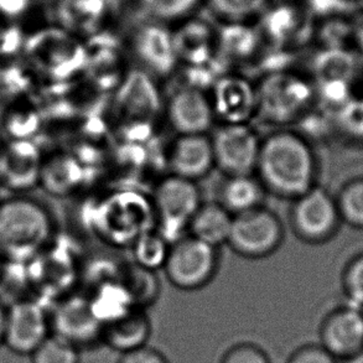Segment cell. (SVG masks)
Listing matches in <instances>:
<instances>
[{"instance_id": "obj_32", "label": "cell", "mask_w": 363, "mask_h": 363, "mask_svg": "<svg viewBox=\"0 0 363 363\" xmlns=\"http://www.w3.org/2000/svg\"><path fill=\"white\" fill-rule=\"evenodd\" d=\"M342 289L352 306L363 308V255L350 260L342 274Z\"/></svg>"}, {"instance_id": "obj_35", "label": "cell", "mask_w": 363, "mask_h": 363, "mask_svg": "<svg viewBox=\"0 0 363 363\" xmlns=\"http://www.w3.org/2000/svg\"><path fill=\"white\" fill-rule=\"evenodd\" d=\"M265 0H211L212 8L228 19L241 20L263 9Z\"/></svg>"}, {"instance_id": "obj_27", "label": "cell", "mask_w": 363, "mask_h": 363, "mask_svg": "<svg viewBox=\"0 0 363 363\" xmlns=\"http://www.w3.org/2000/svg\"><path fill=\"white\" fill-rule=\"evenodd\" d=\"M107 0H64L60 13L67 24L91 28L104 18Z\"/></svg>"}, {"instance_id": "obj_44", "label": "cell", "mask_w": 363, "mask_h": 363, "mask_svg": "<svg viewBox=\"0 0 363 363\" xmlns=\"http://www.w3.org/2000/svg\"><path fill=\"white\" fill-rule=\"evenodd\" d=\"M0 145H1V140H0Z\"/></svg>"}, {"instance_id": "obj_24", "label": "cell", "mask_w": 363, "mask_h": 363, "mask_svg": "<svg viewBox=\"0 0 363 363\" xmlns=\"http://www.w3.org/2000/svg\"><path fill=\"white\" fill-rule=\"evenodd\" d=\"M177 56L187 61H203L211 51V30L202 21H191L172 35Z\"/></svg>"}, {"instance_id": "obj_11", "label": "cell", "mask_w": 363, "mask_h": 363, "mask_svg": "<svg viewBox=\"0 0 363 363\" xmlns=\"http://www.w3.org/2000/svg\"><path fill=\"white\" fill-rule=\"evenodd\" d=\"M50 324L51 334L69 341L79 350L102 341L104 326L86 298L69 296L59 301L50 313Z\"/></svg>"}, {"instance_id": "obj_31", "label": "cell", "mask_w": 363, "mask_h": 363, "mask_svg": "<svg viewBox=\"0 0 363 363\" xmlns=\"http://www.w3.org/2000/svg\"><path fill=\"white\" fill-rule=\"evenodd\" d=\"M255 41H257V38H255L253 30L243 26V25H228L222 30V46L231 54H250L255 48Z\"/></svg>"}, {"instance_id": "obj_26", "label": "cell", "mask_w": 363, "mask_h": 363, "mask_svg": "<svg viewBox=\"0 0 363 363\" xmlns=\"http://www.w3.org/2000/svg\"><path fill=\"white\" fill-rule=\"evenodd\" d=\"M89 304L104 328L135 309L127 289L118 286L101 290L94 298L89 299Z\"/></svg>"}, {"instance_id": "obj_40", "label": "cell", "mask_w": 363, "mask_h": 363, "mask_svg": "<svg viewBox=\"0 0 363 363\" xmlns=\"http://www.w3.org/2000/svg\"><path fill=\"white\" fill-rule=\"evenodd\" d=\"M118 363H170L165 354L157 349L144 346L127 354H121Z\"/></svg>"}, {"instance_id": "obj_43", "label": "cell", "mask_w": 363, "mask_h": 363, "mask_svg": "<svg viewBox=\"0 0 363 363\" xmlns=\"http://www.w3.org/2000/svg\"><path fill=\"white\" fill-rule=\"evenodd\" d=\"M5 313H6V308L0 303V346L3 345V337H4Z\"/></svg>"}, {"instance_id": "obj_13", "label": "cell", "mask_w": 363, "mask_h": 363, "mask_svg": "<svg viewBox=\"0 0 363 363\" xmlns=\"http://www.w3.org/2000/svg\"><path fill=\"white\" fill-rule=\"evenodd\" d=\"M167 117L180 135L206 134L215 119V111L201 91L186 87L172 94L167 104Z\"/></svg>"}, {"instance_id": "obj_16", "label": "cell", "mask_w": 363, "mask_h": 363, "mask_svg": "<svg viewBox=\"0 0 363 363\" xmlns=\"http://www.w3.org/2000/svg\"><path fill=\"white\" fill-rule=\"evenodd\" d=\"M135 49L139 57L157 71H167L177 59L172 34L160 25L143 26L135 36Z\"/></svg>"}, {"instance_id": "obj_30", "label": "cell", "mask_w": 363, "mask_h": 363, "mask_svg": "<svg viewBox=\"0 0 363 363\" xmlns=\"http://www.w3.org/2000/svg\"><path fill=\"white\" fill-rule=\"evenodd\" d=\"M169 245L162 235L145 233L134 245V258L138 264L145 270H155L162 268L167 259Z\"/></svg>"}, {"instance_id": "obj_21", "label": "cell", "mask_w": 363, "mask_h": 363, "mask_svg": "<svg viewBox=\"0 0 363 363\" xmlns=\"http://www.w3.org/2000/svg\"><path fill=\"white\" fill-rule=\"evenodd\" d=\"M77 167L71 157L54 154L45 157L39 186L52 196H64L77 184Z\"/></svg>"}, {"instance_id": "obj_20", "label": "cell", "mask_w": 363, "mask_h": 363, "mask_svg": "<svg viewBox=\"0 0 363 363\" xmlns=\"http://www.w3.org/2000/svg\"><path fill=\"white\" fill-rule=\"evenodd\" d=\"M265 189L250 175L227 177L220 191V203L231 215H238L262 206Z\"/></svg>"}, {"instance_id": "obj_2", "label": "cell", "mask_w": 363, "mask_h": 363, "mask_svg": "<svg viewBox=\"0 0 363 363\" xmlns=\"http://www.w3.org/2000/svg\"><path fill=\"white\" fill-rule=\"evenodd\" d=\"M54 218L38 199H0V262L28 263L54 241Z\"/></svg>"}, {"instance_id": "obj_3", "label": "cell", "mask_w": 363, "mask_h": 363, "mask_svg": "<svg viewBox=\"0 0 363 363\" xmlns=\"http://www.w3.org/2000/svg\"><path fill=\"white\" fill-rule=\"evenodd\" d=\"M216 250L192 236L174 241L162 265L167 279L184 291L201 289L216 273Z\"/></svg>"}, {"instance_id": "obj_4", "label": "cell", "mask_w": 363, "mask_h": 363, "mask_svg": "<svg viewBox=\"0 0 363 363\" xmlns=\"http://www.w3.org/2000/svg\"><path fill=\"white\" fill-rule=\"evenodd\" d=\"M284 238L279 217L259 206L233 216L228 245L247 258H263L278 250Z\"/></svg>"}, {"instance_id": "obj_12", "label": "cell", "mask_w": 363, "mask_h": 363, "mask_svg": "<svg viewBox=\"0 0 363 363\" xmlns=\"http://www.w3.org/2000/svg\"><path fill=\"white\" fill-rule=\"evenodd\" d=\"M319 344L335 359L351 361L363 354V311L341 306L325 316L319 329Z\"/></svg>"}, {"instance_id": "obj_29", "label": "cell", "mask_w": 363, "mask_h": 363, "mask_svg": "<svg viewBox=\"0 0 363 363\" xmlns=\"http://www.w3.org/2000/svg\"><path fill=\"white\" fill-rule=\"evenodd\" d=\"M30 357L31 363H81V350L51 334Z\"/></svg>"}, {"instance_id": "obj_19", "label": "cell", "mask_w": 363, "mask_h": 363, "mask_svg": "<svg viewBox=\"0 0 363 363\" xmlns=\"http://www.w3.org/2000/svg\"><path fill=\"white\" fill-rule=\"evenodd\" d=\"M255 104V94L250 84L242 79H227L218 84L212 107L215 114L223 116L226 123H245Z\"/></svg>"}, {"instance_id": "obj_36", "label": "cell", "mask_w": 363, "mask_h": 363, "mask_svg": "<svg viewBox=\"0 0 363 363\" xmlns=\"http://www.w3.org/2000/svg\"><path fill=\"white\" fill-rule=\"evenodd\" d=\"M143 8L159 19H175L191 10L197 0H140Z\"/></svg>"}, {"instance_id": "obj_8", "label": "cell", "mask_w": 363, "mask_h": 363, "mask_svg": "<svg viewBox=\"0 0 363 363\" xmlns=\"http://www.w3.org/2000/svg\"><path fill=\"white\" fill-rule=\"evenodd\" d=\"M215 165L227 177L250 175L257 167L260 140L245 123H225L211 137Z\"/></svg>"}, {"instance_id": "obj_23", "label": "cell", "mask_w": 363, "mask_h": 363, "mask_svg": "<svg viewBox=\"0 0 363 363\" xmlns=\"http://www.w3.org/2000/svg\"><path fill=\"white\" fill-rule=\"evenodd\" d=\"M35 74L26 61L15 57H0V94L9 102L26 99L34 92Z\"/></svg>"}, {"instance_id": "obj_9", "label": "cell", "mask_w": 363, "mask_h": 363, "mask_svg": "<svg viewBox=\"0 0 363 363\" xmlns=\"http://www.w3.org/2000/svg\"><path fill=\"white\" fill-rule=\"evenodd\" d=\"M45 155L36 140H1L0 187L9 195H26L39 186Z\"/></svg>"}, {"instance_id": "obj_14", "label": "cell", "mask_w": 363, "mask_h": 363, "mask_svg": "<svg viewBox=\"0 0 363 363\" xmlns=\"http://www.w3.org/2000/svg\"><path fill=\"white\" fill-rule=\"evenodd\" d=\"M172 175L196 182L215 167L211 137L207 134L179 135L169 157Z\"/></svg>"}, {"instance_id": "obj_34", "label": "cell", "mask_w": 363, "mask_h": 363, "mask_svg": "<svg viewBox=\"0 0 363 363\" xmlns=\"http://www.w3.org/2000/svg\"><path fill=\"white\" fill-rule=\"evenodd\" d=\"M337 121L342 132L351 138L363 139V99H350L337 111Z\"/></svg>"}, {"instance_id": "obj_41", "label": "cell", "mask_w": 363, "mask_h": 363, "mask_svg": "<svg viewBox=\"0 0 363 363\" xmlns=\"http://www.w3.org/2000/svg\"><path fill=\"white\" fill-rule=\"evenodd\" d=\"M30 0H0V13L5 16L15 18L18 15L23 14Z\"/></svg>"}, {"instance_id": "obj_7", "label": "cell", "mask_w": 363, "mask_h": 363, "mask_svg": "<svg viewBox=\"0 0 363 363\" xmlns=\"http://www.w3.org/2000/svg\"><path fill=\"white\" fill-rule=\"evenodd\" d=\"M154 202L164 230L162 236L177 241L182 230L189 228L192 217L201 206V194L196 182L172 175L157 185Z\"/></svg>"}, {"instance_id": "obj_22", "label": "cell", "mask_w": 363, "mask_h": 363, "mask_svg": "<svg viewBox=\"0 0 363 363\" xmlns=\"http://www.w3.org/2000/svg\"><path fill=\"white\" fill-rule=\"evenodd\" d=\"M357 61L347 49H324L315 59V74L320 84H352Z\"/></svg>"}, {"instance_id": "obj_25", "label": "cell", "mask_w": 363, "mask_h": 363, "mask_svg": "<svg viewBox=\"0 0 363 363\" xmlns=\"http://www.w3.org/2000/svg\"><path fill=\"white\" fill-rule=\"evenodd\" d=\"M301 10L296 5H277L265 14L263 29L275 41H285L304 29Z\"/></svg>"}, {"instance_id": "obj_10", "label": "cell", "mask_w": 363, "mask_h": 363, "mask_svg": "<svg viewBox=\"0 0 363 363\" xmlns=\"http://www.w3.org/2000/svg\"><path fill=\"white\" fill-rule=\"evenodd\" d=\"M23 51L35 76L41 74L52 79L79 60L82 49L64 30L46 29L26 40Z\"/></svg>"}, {"instance_id": "obj_38", "label": "cell", "mask_w": 363, "mask_h": 363, "mask_svg": "<svg viewBox=\"0 0 363 363\" xmlns=\"http://www.w3.org/2000/svg\"><path fill=\"white\" fill-rule=\"evenodd\" d=\"M286 363H337V359L321 345L306 344L295 350Z\"/></svg>"}, {"instance_id": "obj_33", "label": "cell", "mask_w": 363, "mask_h": 363, "mask_svg": "<svg viewBox=\"0 0 363 363\" xmlns=\"http://www.w3.org/2000/svg\"><path fill=\"white\" fill-rule=\"evenodd\" d=\"M321 40L325 49H347L349 41L354 43V25L342 19H329L321 28Z\"/></svg>"}, {"instance_id": "obj_6", "label": "cell", "mask_w": 363, "mask_h": 363, "mask_svg": "<svg viewBox=\"0 0 363 363\" xmlns=\"http://www.w3.org/2000/svg\"><path fill=\"white\" fill-rule=\"evenodd\" d=\"M50 335V313L39 299L21 298L6 308L3 345L10 351L30 356Z\"/></svg>"}, {"instance_id": "obj_28", "label": "cell", "mask_w": 363, "mask_h": 363, "mask_svg": "<svg viewBox=\"0 0 363 363\" xmlns=\"http://www.w3.org/2000/svg\"><path fill=\"white\" fill-rule=\"evenodd\" d=\"M335 199L341 220L351 226L363 228V177L346 182Z\"/></svg>"}, {"instance_id": "obj_15", "label": "cell", "mask_w": 363, "mask_h": 363, "mask_svg": "<svg viewBox=\"0 0 363 363\" xmlns=\"http://www.w3.org/2000/svg\"><path fill=\"white\" fill-rule=\"evenodd\" d=\"M152 331V323L147 315L135 308L121 319L106 325L102 341L109 349L121 354H127L147 346Z\"/></svg>"}, {"instance_id": "obj_18", "label": "cell", "mask_w": 363, "mask_h": 363, "mask_svg": "<svg viewBox=\"0 0 363 363\" xmlns=\"http://www.w3.org/2000/svg\"><path fill=\"white\" fill-rule=\"evenodd\" d=\"M4 140H35L43 127V113L30 97L9 102L0 118Z\"/></svg>"}, {"instance_id": "obj_45", "label": "cell", "mask_w": 363, "mask_h": 363, "mask_svg": "<svg viewBox=\"0 0 363 363\" xmlns=\"http://www.w3.org/2000/svg\"><path fill=\"white\" fill-rule=\"evenodd\" d=\"M0 33H1V31H0Z\"/></svg>"}, {"instance_id": "obj_37", "label": "cell", "mask_w": 363, "mask_h": 363, "mask_svg": "<svg viewBox=\"0 0 363 363\" xmlns=\"http://www.w3.org/2000/svg\"><path fill=\"white\" fill-rule=\"evenodd\" d=\"M220 363H272V359L259 345L238 342L227 350Z\"/></svg>"}, {"instance_id": "obj_5", "label": "cell", "mask_w": 363, "mask_h": 363, "mask_svg": "<svg viewBox=\"0 0 363 363\" xmlns=\"http://www.w3.org/2000/svg\"><path fill=\"white\" fill-rule=\"evenodd\" d=\"M340 216L337 202L323 187H313L293 200L290 225L301 241L320 243L329 240L337 230Z\"/></svg>"}, {"instance_id": "obj_1", "label": "cell", "mask_w": 363, "mask_h": 363, "mask_svg": "<svg viewBox=\"0 0 363 363\" xmlns=\"http://www.w3.org/2000/svg\"><path fill=\"white\" fill-rule=\"evenodd\" d=\"M255 170L265 190L284 199L295 200L316 186L314 150L291 130H278L262 140Z\"/></svg>"}, {"instance_id": "obj_39", "label": "cell", "mask_w": 363, "mask_h": 363, "mask_svg": "<svg viewBox=\"0 0 363 363\" xmlns=\"http://www.w3.org/2000/svg\"><path fill=\"white\" fill-rule=\"evenodd\" d=\"M311 13L323 16L344 14L352 8L351 0H306Z\"/></svg>"}, {"instance_id": "obj_42", "label": "cell", "mask_w": 363, "mask_h": 363, "mask_svg": "<svg viewBox=\"0 0 363 363\" xmlns=\"http://www.w3.org/2000/svg\"><path fill=\"white\" fill-rule=\"evenodd\" d=\"M354 43L363 54V19L354 25Z\"/></svg>"}, {"instance_id": "obj_17", "label": "cell", "mask_w": 363, "mask_h": 363, "mask_svg": "<svg viewBox=\"0 0 363 363\" xmlns=\"http://www.w3.org/2000/svg\"><path fill=\"white\" fill-rule=\"evenodd\" d=\"M233 215L227 211L220 202L201 203L192 217L189 230L191 236L217 248L228 242L231 233Z\"/></svg>"}]
</instances>
